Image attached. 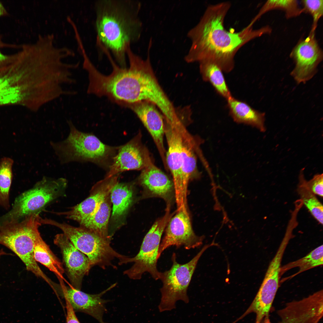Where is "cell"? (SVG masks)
I'll return each instance as SVG.
<instances>
[{"label":"cell","instance_id":"6da1fadb","mask_svg":"<svg viewBox=\"0 0 323 323\" xmlns=\"http://www.w3.org/2000/svg\"><path fill=\"white\" fill-rule=\"evenodd\" d=\"M54 83L46 54L35 44H24L0 65V106L19 105L36 112L50 102Z\"/></svg>","mask_w":323,"mask_h":323},{"label":"cell","instance_id":"7a4b0ae2","mask_svg":"<svg viewBox=\"0 0 323 323\" xmlns=\"http://www.w3.org/2000/svg\"><path fill=\"white\" fill-rule=\"evenodd\" d=\"M151 48L148 46L147 57L143 59L129 47L127 53L128 68L120 67L109 54H106L112 68L108 75L99 72L91 61L85 63L83 68L88 74L87 93L107 97L128 107L143 101L151 102L159 108L164 107L168 98L154 73L150 60Z\"/></svg>","mask_w":323,"mask_h":323},{"label":"cell","instance_id":"3957f363","mask_svg":"<svg viewBox=\"0 0 323 323\" xmlns=\"http://www.w3.org/2000/svg\"><path fill=\"white\" fill-rule=\"evenodd\" d=\"M231 7V3L226 1L207 7L199 22L188 33L191 45L185 57L187 62L209 60L223 71L229 72L234 68V57L240 48L252 40L271 33L269 26L255 29L249 24L237 32L227 30L224 22Z\"/></svg>","mask_w":323,"mask_h":323},{"label":"cell","instance_id":"277c9868","mask_svg":"<svg viewBox=\"0 0 323 323\" xmlns=\"http://www.w3.org/2000/svg\"><path fill=\"white\" fill-rule=\"evenodd\" d=\"M141 7L140 3L134 0H102L95 3L97 44L101 51L112 54L122 68L126 67L128 48L141 36Z\"/></svg>","mask_w":323,"mask_h":323},{"label":"cell","instance_id":"5b68a950","mask_svg":"<svg viewBox=\"0 0 323 323\" xmlns=\"http://www.w3.org/2000/svg\"><path fill=\"white\" fill-rule=\"evenodd\" d=\"M25 217L21 221L11 219L0 223V244L16 254L28 271L48 283L51 279L41 269L34 257L35 243L40 235L39 228L42 224L41 217L38 213Z\"/></svg>","mask_w":323,"mask_h":323},{"label":"cell","instance_id":"8992f818","mask_svg":"<svg viewBox=\"0 0 323 323\" xmlns=\"http://www.w3.org/2000/svg\"><path fill=\"white\" fill-rule=\"evenodd\" d=\"M67 123L69 129L67 137L61 141L50 142L60 164L87 162L100 164L114 156L118 147L106 145L95 135L79 130L71 120Z\"/></svg>","mask_w":323,"mask_h":323},{"label":"cell","instance_id":"52a82bcc","mask_svg":"<svg viewBox=\"0 0 323 323\" xmlns=\"http://www.w3.org/2000/svg\"><path fill=\"white\" fill-rule=\"evenodd\" d=\"M45 224L60 229L74 247L88 258L92 266L103 269L111 266L116 259L119 265L127 263L129 257L117 252L111 246L109 240L104 238L84 227H75L45 218Z\"/></svg>","mask_w":323,"mask_h":323},{"label":"cell","instance_id":"ba28073f","mask_svg":"<svg viewBox=\"0 0 323 323\" xmlns=\"http://www.w3.org/2000/svg\"><path fill=\"white\" fill-rule=\"evenodd\" d=\"M216 246L214 242L205 245L190 261L180 264L176 260V255L173 253L172 265L168 270L161 272L159 279L162 286L160 290L161 294L158 307L159 311H170L176 308V304L179 300L188 303L189 301L187 290L198 261L204 252L209 247Z\"/></svg>","mask_w":323,"mask_h":323},{"label":"cell","instance_id":"9c48e42d","mask_svg":"<svg viewBox=\"0 0 323 323\" xmlns=\"http://www.w3.org/2000/svg\"><path fill=\"white\" fill-rule=\"evenodd\" d=\"M170 208L167 207L164 215L156 221L145 235L138 253L131 258L132 265L124 272L129 278L139 280L144 273L147 272L155 280L159 279L161 272L157 269V263L161 240L168 222L175 213H170Z\"/></svg>","mask_w":323,"mask_h":323},{"label":"cell","instance_id":"30bf717a","mask_svg":"<svg viewBox=\"0 0 323 323\" xmlns=\"http://www.w3.org/2000/svg\"><path fill=\"white\" fill-rule=\"evenodd\" d=\"M66 179L44 176L31 189L24 192L15 200L5 220H19L33 213H39L47 204L62 196L67 185Z\"/></svg>","mask_w":323,"mask_h":323},{"label":"cell","instance_id":"8fae6325","mask_svg":"<svg viewBox=\"0 0 323 323\" xmlns=\"http://www.w3.org/2000/svg\"><path fill=\"white\" fill-rule=\"evenodd\" d=\"M204 237L198 236L192 228L188 209L176 211L168 222L158 251L159 258L162 253L171 246H183L186 249H194L202 244Z\"/></svg>","mask_w":323,"mask_h":323},{"label":"cell","instance_id":"7c38bea8","mask_svg":"<svg viewBox=\"0 0 323 323\" xmlns=\"http://www.w3.org/2000/svg\"><path fill=\"white\" fill-rule=\"evenodd\" d=\"M323 56L322 51L316 38L315 31H310L309 35L300 41L290 54L295 64L291 74L297 83H305L314 76Z\"/></svg>","mask_w":323,"mask_h":323},{"label":"cell","instance_id":"4fadbf2b","mask_svg":"<svg viewBox=\"0 0 323 323\" xmlns=\"http://www.w3.org/2000/svg\"><path fill=\"white\" fill-rule=\"evenodd\" d=\"M278 323H319L323 315V298L317 292L287 303L277 311ZM260 323H272L269 318Z\"/></svg>","mask_w":323,"mask_h":323},{"label":"cell","instance_id":"5bb4252c","mask_svg":"<svg viewBox=\"0 0 323 323\" xmlns=\"http://www.w3.org/2000/svg\"><path fill=\"white\" fill-rule=\"evenodd\" d=\"M164 133L168 145L166 160L168 170L173 179L175 198L177 208H179L187 203L182 175L183 164L182 145L181 135L178 126L165 123Z\"/></svg>","mask_w":323,"mask_h":323},{"label":"cell","instance_id":"9a60e30c","mask_svg":"<svg viewBox=\"0 0 323 323\" xmlns=\"http://www.w3.org/2000/svg\"><path fill=\"white\" fill-rule=\"evenodd\" d=\"M290 238L284 236L274 257L271 261L263 281L252 303L256 310L267 313L271 310L278 290L282 258Z\"/></svg>","mask_w":323,"mask_h":323},{"label":"cell","instance_id":"2e32d148","mask_svg":"<svg viewBox=\"0 0 323 323\" xmlns=\"http://www.w3.org/2000/svg\"><path fill=\"white\" fill-rule=\"evenodd\" d=\"M138 134L130 141L119 147L106 177L109 178L126 171L142 170L151 159L146 148L141 141Z\"/></svg>","mask_w":323,"mask_h":323},{"label":"cell","instance_id":"e0dca14e","mask_svg":"<svg viewBox=\"0 0 323 323\" xmlns=\"http://www.w3.org/2000/svg\"><path fill=\"white\" fill-rule=\"evenodd\" d=\"M54 243L60 249L71 287L80 290L84 277L92 266L88 258L76 248L63 234H57Z\"/></svg>","mask_w":323,"mask_h":323},{"label":"cell","instance_id":"ac0fdd59","mask_svg":"<svg viewBox=\"0 0 323 323\" xmlns=\"http://www.w3.org/2000/svg\"><path fill=\"white\" fill-rule=\"evenodd\" d=\"M129 107L136 114L151 135L165 168H167L164 143L165 124L164 116L154 104L149 101H141Z\"/></svg>","mask_w":323,"mask_h":323},{"label":"cell","instance_id":"d6986e66","mask_svg":"<svg viewBox=\"0 0 323 323\" xmlns=\"http://www.w3.org/2000/svg\"><path fill=\"white\" fill-rule=\"evenodd\" d=\"M116 285V283H115L99 293L91 294L71 287L66 286L63 283H60L63 297L68 299L75 312H81L89 315L100 323H106L103 321V317L106 311L105 304L108 301L102 299V296Z\"/></svg>","mask_w":323,"mask_h":323},{"label":"cell","instance_id":"ffe728a7","mask_svg":"<svg viewBox=\"0 0 323 323\" xmlns=\"http://www.w3.org/2000/svg\"><path fill=\"white\" fill-rule=\"evenodd\" d=\"M138 182L147 196L160 198L171 205L175 197L173 182L151 161L142 170Z\"/></svg>","mask_w":323,"mask_h":323},{"label":"cell","instance_id":"44dd1931","mask_svg":"<svg viewBox=\"0 0 323 323\" xmlns=\"http://www.w3.org/2000/svg\"><path fill=\"white\" fill-rule=\"evenodd\" d=\"M116 175L98 182L92 189L89 196L67 211L58 213L79 223L92 216L98 209L105 197L110 193L112 189L118 182Z\"/></svg>","mask_w":323,"mask_h":323},{"label":"cell","instance_id":"7402d4cb","mask_svg":"<svg viewBox=\"0 0 323 323\" xmlns=\"http://www.w3.org/2000/svg\"><path fill=\"white\" fill-rule=\"evenodd\" d=\"M227 100L230 115L235 122L250 125L261 132L266 131L264 113L255 109L246 103L232 96Z\"/></svg>","mask_w":323,"mask_h":323},{"label":"cell","instance_id":"603a6c76","mask_svg":"<svg viewBox=\"0 0 323 323\" xmlns=\"http://www.w3.org/2000/svg\"><path fill=\"white\" fill-rule=\"evenodd\" d=\"M182 140L183 164L182 175L184 188L187 195V187L191 179H199L200 174L197 166L195 150L198 148L194 139L187 135H181Z\"/></svg>","mask_w":323,"mask_h":323},{"label":"cell","instance_id":"cb8c5ba5","mask_svg":"<svg viewBox=\"0 0 323 323\" xmlns=\"http://www.w3.org/2000/svg\"><path fill=\"white\" fill-rule=\"evenodd\" d=\"M111 203L109 193L105 197L97 210L89 217L80 223L81 226L109 240L108 224Z\"/></svg>","mask_w":323,"mask_h":323},{"label":"cell","instance_id":"d4e9b609","mask_svg":"<svg viewBox=\"0 0 323 323\" xmlns=\"http://www.w3.org/2000/svg\"><path fill=\"white\" fill-rule=\"evenodd\" d=\"M203 79L209 82L217 93L226 99L231 97L221 68L215 63L207 60L199 62Z\"/></svg>","mask_w":323,"mask_h":323},{"label":"cell","instance_id":"484cf974","mask_svg":"<svg viewBox=\"0 0 323 323\" xmlns=\"http://www.w3.org/2000/svg\"><path fill=\"white\" fill-rule=\"evenodd\" d=\"M33 254L36 262L42 264L53 272L60 281L65 280L63 277L64 269L62 263L53 253L40 235L38 237L35 243Z\"/></svg>","mask_w":323,"mask_h":323},{"label":"cell","instance_id":"4316f807","mask_svg":"<svg viewBox=\"0 0 323 323\" xmlns=\"http://www.w3.org/2000/svg\"><path fill=\"white\" fill-rule=\"evenodd\" d=\"M110 196L113 204L112 217L117 219L124 215L131 204L133 191L129 185L118 182L112 189Z\"/></svg>","mask_w":323,"mask_h":323},{"label":"cell","instance_id":"83f0119b","mask_svg":"<svg viewBox=\"0 0 323 323\" xmlns=\"http://www.w3.org/2000/svg\"><path fill=\"white\" fill-rule=\"evenodd\" d=\"M304 169L301 170L299 177L297 191L302 202L312 215L320 224H323V208L308 186L304 174Z\"/></svg>","mask_w":323,"mask_h":323},{"label":"cell","instance_id":"f1b7e54d","mask_svg":"<svg viewBox=\"0 0 323 323\" xmlns=\"http://www.w3.org/2000/svg\"><path fill=\"white\" fill-rule=\"evenodd\" d=\"M323 247V245H322L311 251L303 257L281 266L280 277L286 272L293 268L298 267L299 268L298 271L294 274L287 278L286 279L292 278L311 269L322 265Z\"/></svg>","mask_w":323,"mask_h":323},{"label":"cell","instance_id":"f546056e","mask_svg":"<svg viewBox=\"0 0 323 323\" xmlns=\"http://www.w3.org/2000/svg\"><path fill=\"white\" fill-rule=\"evenodd\" d=\"M279 9L285 12L287 18L299 16L303 11L295 0H269L263 5L255 17L249 24L253 26L254 23L268 11L273 10Z\"/></svg>","mask_w":323,"mask_h":323},{"label":"cell","instance_id":"4dcf8cb0","mask_svg":"<svg viewBox=\"0 0 323 323\" xmlns=\"http://www.w3.org/2000/svg\"><path fill=\"white\" fill-rule=\"evenodd\" d=\"M13 161L8 158L2 159L0 162V206L9 207V193L12 178Z\"/></svg>","mask_w":323,"mask_h":323},{"label":"cell","instance_id":"1f68e13d","mask_svg":"<svg viewBox=\"0 0 323 323\" xmlns=\"http://www.w3.org/2000/svg\"><path fill=\"white\" fill-rule=\"evenodd\" d=\"M303 12L310 14L313 18L311 31H315L318 21L323 14V0H303L301 1Z\"/></svg>","mask_w":323,"mask_h":323},{"label":"cell","instance_id":"d6a6232c","mask_svg":"<svg viewBox=\"0 0 323 323\" xmlns=\"http://www.w3.org/2000/svg\"><path fill=\"white\" fill-rule=\"evenodd\" d=\"M323 174H316L309 181H307L308 186L312 192L315 195L322 197L323 178Z\"/></svg>","mask_w":323,"mask_h":323},{"label":"cell","instance_id":"836d02e7","mask_svg":"<svg viewBox=\"0 0 323 323\" xmlns=\"http://www.w3.org/2000/svg\"><path fill=\"white\" fill-rule=\"evenodd\" d=\"M64 298L67 310L66 323H80L69 300L66 298Z\"/></svg>","mask_w":323,"mask_h":323},{"label":"cell","instance_id":"e575fe53","mask_svg":"<svg viewBox=\"0 0 323 323\" xmlns=\"http://www.w3.org/2000/svg\"><path fill=\"white\" fill-rule=\"evenodd\" d=\"M0 65L6 62L9 58L10 55H5L3 54L0 50Z\"/></svg>","mask_w":323,"mask_h":323},{"label":"cell","instance_id":"d590c367","mask_svg":"<svg viewBox=\"0 0 323 323\" xmlns=\"http://www.w3.org/2000/svg\"><path fill=\"white\" fill-rule=\"evenodd\" d=\"M7 12L5 8L0 1V17L7 15Z\"/></svg>","mask_w":323,"mask_h":323},{"label":"cell","instance_id":"8d00e7d4","mask_svg":"<svg viewBox=\"0 0 323 323\" xmlns=\"http://www.w3.org/2000/svg\"><path fill=\"white\" fill-rule=\"evenodd\" d=\"M71 66H72V65H71ZM72 68H71V70H72ZM72 73H73V72H72ZM74 81H73V82H74ZM74 82H73V83H72V84L71 85H72V84H73V83H74Z\"/></svg>","mask_w":323,"mask_h":323}]
</instances>
